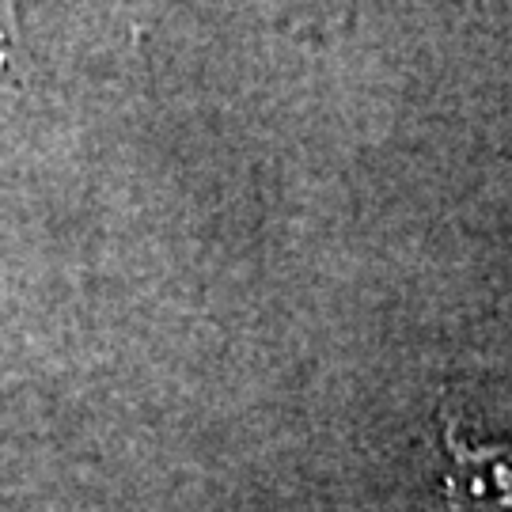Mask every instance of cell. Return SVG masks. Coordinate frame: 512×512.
Here are the masks:
<instances>
[{"instance_id":"cell-1","label":"cell","mask_w":512,"mask_h":512,"mask_svg":"<svg viewBox=\"0 0 512 512\" xmlns=\"http://www.w3.org/2000/svg\"><path fill=\"white\" fill-rule=\"evenodd\" d=\"M444 512H512V448L467 444L456 418L444 421Z\"/></svg>"}]
</instances>
